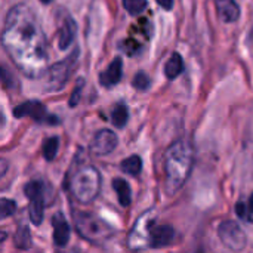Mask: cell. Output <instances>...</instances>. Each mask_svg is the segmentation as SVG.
Masks as SVG:
<instances>
[{
  "instance_id": "cell-21",
  "label": "cell",
  "mask_w": 253,
  "mask_h": 253,
  "mask_svg": "<svg viewBox=\"0 0 253 253\" xmlns=\"http://www.w3.org/2000/svg\"><path fill=\"white\" fill-rule=\"evenodd\" d=\"M123 6L130 15L136 16V15H141L147 9L148 1L147 0H123Z\"/></svg>"
},
{
  "instance_id": "cell-29",
  "label": "cell",
  "mask_w": 253,
  "mask_h": 253,
  "mask_svg": "<svg viewBox=\"0 0 253 253\" xmlns=\"http://www.w3.org/2000/svg\"><path fill=\"white\" fill-rule=\"evenodd\" d=\"M40 1H42V3H44V4H47V3H50L52 0H40Z\"/></svg>"
},
{
  "instance_id": "cell-10",
  "label": "cell",
  "mask_w": 253,
  "mask_h": 253,
  "mask_svg": "<svg viewBox=\"0 0 253 253\" xmlns=\"http://www.w3.org/2000/svg\"><path fill=\"white\" fill-rule=\"evenodd\" d=\"M117 135L110 129H101L95 133L90 142V151L96 156H107L113 153L117 147Z\"/></svg>"
},
{
  "instance_id": "cell-2",
  "label": "cell",
  "mask_w": 253,
  "mask_h": 253,
  "mask_svg": "<svg viewBox=\"0 0 253 253\" xmlns=\"http://www.w3.org/2000/svg\"><path fill=\"white\" fill-rule=\"evenodd\" d=\"M194 150L188 139L175 141L165 154V190L169 196L178 193L191 175Z\"/></svg>"
},
{
  "instance_id": "cell-30",
  "label": "cell",
  "mask_w": 253,
  "mask_h": 253,
  "mask_svg": "<svg viewBox=\"0 0 253 253\" xmlns=\"http://www.w3.org/2000/svg\"><path fill=\"white\" fill-rule=\"evenodd\" d=\"M197 253H203V252H200V251H199V252H197Z\"/></svg>"
},
{
  "instance_id": "cell-6",
  "label": "cell",
  "mask_w": 253,
  "mask_h": 253,
  "mask_svg": "<svg viewBox=\"0 0 253 253\" xmlns=\"http://www.w3.org/2000/svg\"><path fill=\"white\" fill-rule=\"evenodd\" d=\"M154 221H156V212L153 209L147 211L144 215L139 216V219L136 221L127 237V246L132 251H141L150 246L151 228L154 227Z\"/></svg>"
},
{
  "instance_id": "cell-9",
  "label": "cell",
  "mask_w": 253,
  "mask_h": 253,
  "mask_svg": "<svg viewBox=\"0 0 253 253\" xmlns=\"http://www.w3.org/2000/svg\"><path fill=\"white\" fill-rule=\"evenodd\" d=\"M13 114L18 119L31 117V119H34L36 122H40V123H49V125H56L58 123V119L53 117V116H49L44 105L42 102H39V101H27V102L18 105L13 110Z\"/></svg>"
},
{
  "instance_id": "cell-19",
  "label": "cell",
  "mask_w": 253,
  "mask_h": 253,
  "mask_svg": "<svg viewBox=\"0 0 253 253\" xmlns=\"http://www.w3.org/2000/svg\"><path fill=\"white\" fill-rule=\"evenodd\" d=\"M129 120V111L125 104H117L111 113V122L116 127H125Z\"/></svg>"
},
{
  "instance_id": "cell-28",
  "label": "cell",
  "mask_w": 253,
  "mask_h": 253,
  "mask_svg": "<svg viewBox=\"0 0 253 253\" xmlns=\"http://www.w3.org/2000/svg\"><path fill=\"white\" fill-rule=\"evenodd\" d=\"M157 3L166 10H170L173 7V0H157Z\"/></svg>"
},
{
  "instance_id": "cell-7",
  "label": "cell",
  "mask_w": 253,
  "mask_h": 253,
  "mask_svg": "<svg viewBox=\"0 0 253 253\" xmlns=\"http://www.w3.org/2000/svg\"><path fill=\"white\" fill-rule=\"evenodd\" d=\"M30 200V219L34 225H40L44 216V185L42 181H31L24 187Z\"/></svg>"
},
{
  "instance_id": "cell-3",
  "label": "cell",
  "mask_w": 253,
  "mask_h": 253,
  "mask_svg": "<svg viewBox=\"0 0 253 253\" xmlns=\"http://www.w3.org/2000/svg\"><path fill=\"white\" fill-rule=\"evenodd\" d=\"M99 190H101V175L96 168L90 165H84L73 173L70 181V191L79 203L82 205L92 203L98 197Z\"/></svg>"
},
{
  "instance_id": "cell-18",
  "label": "cell",
  "mask_w": 253,
  "mask_h": 253,
  "mask_svg": "<svg viewBox=\"0 0 253 253\" xmlns=\"http://www.w3.org/2000/svg\"><path fill=\"white\" fill-rule=\"evenodd\" d=\"M120 168H122V170L125 173L136 176L142 170V160L139 159V156H130V157H127V159H125L122 162Z\"/></svg>"
},
{
  "instance_id": "cell-27",
  "label": "cell",
  "mask_w": 253,
  "mask_h": 253,
  "mask_svg": "<svg viewBox=\"0 0 253 253\" xmlns=\"http://www.w3.org/2000/svg\"><path fill=\"white\" fill-rule=\"evenodd\" d=\"M246 219H248L249 222H253V194L251 196V199H249V206H248V216H246Z\"/></svg>"
},
{
  "instance_id": "cell-23",
  "label": "cell",
  "mask_w": 253,
  "mask_h": 253,
  "mask_svg": "<svg viewBox=\"0 0 253 253\" xmlns=\"http://www.w3.org/2000/svg\"><path fill=\"white\" fill-rule=\"evenodd\" d=\"M16 211V203L7 199H1L0 200V218L4 219L10 215H13Z\"/></svg>"
},
{
  "instance_id": "cell-25",
  "label": "cell",
  "mask_w": 253,
  "mask_h": 253,
  "mask_svg": "<svg viewBox=\"0 0 253 253\" xmlns=\"http://www.w3.org/2000/svg\"><path fill=\"white\" fill-rule=\"evenodd\" d=\"M83 86H84V80H83V79H79L77 83H76V87H74V90H73V93H71V98H70V101H68L70 107H76V105L79 104V101H80V98H82Z\"/></svg>"
},
{
  "instance_id": "cell-1",
  "label": "cell",
  "mask_w": 253,
  "mask_h": 253,
  "mask_svg": "<svg viewBox=\"0 0 253 253\" xmlns=\"http://www.w3.org/2000/svg\"><path fill=\"white\" fill-rule=\"evenodd\" d=\"M1 44L16 68L27 77L40 79L47 73V40L30 6L18 3L7 10Z\"/></svg>"
},
{
  "instance_id": "cell-24",
  "label": "cell",
  "mask_w": 253,
  "mask_h": 253,
  "mask_svg": "<svg viewBox=\"0 0 253 253\" xmlns=\"http://www.w3.org/2000/svg\"><path fill=\"white\" fill-rule=\"evenodd\" d=\"M150 84H151V80L145 73H138L133 77V87L138 90H147L150 87Z\"/></svg>"
},
{
  "instance_id": "cell-12",
  "label": "cell",
  "mask_w": 253,
  "mask_h": 253,
  "mask_svg": "<svg viewBox=\"0 0 253 253\" xmlns=\"http://www.w3.org/2000/svg\"><path fill=\"white\" fill-rule=\"evenodd\" d=\"M123 61L122 58H114L110 65L101 73L99 76V82L104 87H113L116 86L120 80H122V74H123Z\"/></svg>"
},
{
  "instance_id": "cell-17",
  "label": "cell",
  "mask_w": 253,
  "mask_h": 253,
  "mask_svg": "<svg viewBox=\"0 0 253 253\" xmlns=\"http://www.w3.org/2000/svg\"><path fill=\"white\" fill-rule=\"evenodd\" d=\"M113 188L117 193V199H119L120 205L123 208H127L130 205V200H132V197H130V187L127 185V182L125 179L116 178L113 181Z\"/></svg>"
},
{
  "instance_id": "cell-8",
  "label": "cell",
  "mask_w": 253,
  "mask_h": 253,
  "mask_svg": "<svg viewBox=\"0 0 253 253\" xmlns=\"http://www.w3.org/2000/svg\"><path fill=\"white\" fill-rule=\"evenodd\" d=\"M218 236L225 248L233 252H242L246 248L248 239L242 227L236 221H224L218 228Z\"/></svg>"
},
{
  "instance_id": "cell-15",
  "label": "cell",
  "mask_w": 253,
  "mask_h": 253,
  "mask_svg": "<svg viewBox=\"0 0 253 253\" xmlns=\"http://www.w3.org/2000/svg\"><path fill=\"white\" fill-rule=\"evenodd\" d=\"M52 225H53V240H55V245L59 246V248L65 246L68 243L70 234H71L68 222L65 221V218L61 213H56L53 216V219H52Z\"/></svg>"
},
{
  "instance_id": "cell-11",
  "label": "cell",
  "mask_w": 253,
  "mask_h": 253,
  "mask_svg": "<svg viewBox=\"0 0 253 253\" xmlns=\"http://www.w3.org/2000/svg\"><path fill=\"white\" fill-rule=\"evenodd\" d=\"M77 34V24L74 22V19L68 15L64 13L59 19V30H58V46L61 50L68 49Z\"/></svg>"
},
{
  "instance_id": "cell-20",
  "label": "cell",
  "mask_w": 253,
  "mask_h": 253,
  "mask_svg": "<svg viewBox=\"0 0 253 253\" xmlns=\"http://www.w3.org/2000/svg\"><path fill=\"white\" fill-rule=\"evenodd\" d=\"M58 147H59V139L56 136H52V138L44 139V142H43V157L47 162H52L56 157Z\"/></svg>"
},
{
  "instance_id": "cell-26",
  "label": "cell",
  "mask_w": 253,
  "mask_h": 253,
  "mask_svg": "<svg viewBox=\"0 0 253 253\" xmlns=\"http://www.w3.org/2000/svg\"><path fill=\"white\" fill-rule=\"evenodd\" d=\"M248 206H245V203H242V202H239L237 205H236V213L240 216V218H243V219H246V216H248V209H246Z\"/></svg>"
},
{
  "instance_id": "cell-13",
  "label": "cell",
  "mask_w": 253,
  "mask_h": 253,
  "mask_svg": "<svg viewBox=\"0 0 253 253\" xmlns=\"http://www.w3.org/2000/svg\"><path fill=\"white\" fill-rule=\"evenodd\" d=\"M215 4L222 22L231 24L240 18V7L236 0H215Z\"/></svg>"
},
{
  "instance_id": "cell-5",
  "label": "cell",
  "mask_w": 253,
  "mask_h": 253,
  "mask_svg": "<svg viewBox=\"0 0 253 253\" xmlns=\"http://www.w3.org/2000/svg\"><path fill=\"white\" fill-rule=\"evenodd\" d=\"M79 62V49H76L71 55H68L65 59L55 62L47 70V83L46 89L49 92H58L64 89V86L68 83L76 65Z\"/></svg>"
},
{
  "instance_id": "cell-16",
  "label": "cell",
  "mask_w": 253,
  "mask_h": 253,
  "mask_svg": "<svg viewBox=\"0 0 253 253\" xmlns=\"http://www.w3.org/2000/svg\"><path fill=\"white\" fill-rule=\"evenodd\" d=\"M184 71V61L181 58L179 53H173L169 61L166 62V67H165V74L169 80H173L176 79L181 73Z\"/></svg>"
},
{
  "instance_id": "cell-4",
  "label": "cell",
  "mask_w": 253,
  "mask_h": 253,
  "mask_svg": "<svg viewBox=\"0 0 253 253\" xmlns=\"http://www.w3.org/2000/svg\"><path fill=\"white\" fill-rule=\"evenodd\" d=\"M73 221H74L77 233L86 242L93 243V245H101L114 234V230L105 221H102L98 215L92 212L73 211Z\"/></svg>"
},
{
  "instance_id": "cell-22",
  "label": "cell",
  "mask_w": 253,
  "mask_h": 253,
  "mask_svg": "<svg viewBox=\"0 0 253 253\" xmlns=\"http://www.w3.org/2000/svg\"><path fill=\"white\" fill-rule=\"evenodd\" d=\"M15 245L19 249H28L31 245V237H30V231L27 227H21L16 234H15Z\"/></svg>"
},
{
  "instance_id": "cell-14",
  "label": "cell",
  "mask_w": 253,
  "mask_h": 253,
  "mask_svg": "<svg viewBox=\"0 0 253 253\" xmlns=\"http://www.w3.org/2000/svg\"><path fill=\"white\" fill-rule=\"evenodd\" d=\"M175 239V230L170 225H154L151 228V248H165Z\"/></svg>"
}]
</instances>
